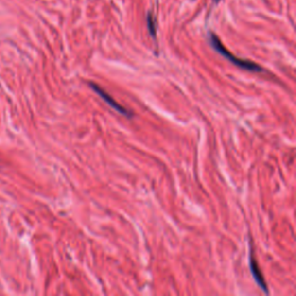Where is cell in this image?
<instances>
[{"label":"cell","instance_id":"cell-1","mask_svg":"<svg viewBox=\"0 0 296 296\" xmlns=\"http://www.w3.org/2000/svg\"><path fill=\"white\" fill-rule=\"evenodd\" d=\"M209 41L210 47H212L216 52L221 54L222 57H225L226 59L229 60L230 63H233L234 65H236L237 67H240V69L245 70V71H250V72H255V73H259V72H263V67L261 65H258V64L251 62V60H246V59H241V58L235 57L233 53H230L229 51L226 49V47L224 44H222V42L220 41L218 36L215 35L214 33H209Z\"/></svg>","mask_w":296,"mask_h":296},{"label":"cell","instance_id":"cell-5","mask_svg":"<svg viewBox=\"0 0 296 296\" xmlns=\"http://www.w3.org/2000/svg\"><path fill=\"white\" fill-rule=\"evenodd\" d=\"M213 1H214V4H219V2L221 1V0H213Z\"/></svg>","mask_w":296,"mask_h":296},{"label":"cell","instance_id":"cell-4","mask_svg":"<svg viewBox=\"0 0 296 296\" xmlns=\"http://www.w3.org/2000/svg\"><path fill=\"white\" fill-rule=\"evenodd\" d=\"M147 27L151 36L155 39V37H157V22H155V19L152 17L151 13L147 14Z\"/></svg>","mask_w":296,"mask_h":296},{"label":"cell","instance_id":"cell-3","mask_svg":"<svg viewBox=\"0 0 296 296\" xmlns=\"http://www.w3.org/2000/svg\"><path fill=\"white\" fill-rule=\"evenodd\" d=\"M249 259H250V271H251L253 279H255V281L257 285L259 286V288L261 289L264 293H266L268 294V288H267V283L265 281L263 274H261V268H259V265L257 261H256L255 257H253V253H252V249H250V253H249Z\"/></svg>","mask_w":296,"mask_h":296},{"label":"cell","instance_id":"cell-2","mask_svg":"<svg viewBox=\"0 0 296 296\" xmlns=\"http://www.w3.org/2000/svg\"><path fill=\"white\" fill-rule=\"evenodd\" d=\"M89 87L94 91H95V93L101 97V99L105 101L106 104L111 106L112 109H115L116 111L120 112L121 115L125 116V117H129V118L132 117V112L129 111V110H127L126 108H124V106L122 105V104H120V103H118V102H116V100L114 99V97L110 95V94L106 93V91L104 89H103L102 87L99 86V85L94 84V82H89Z\"/></svg>","mask_w":296,"mask_h":296}]
</instances>
